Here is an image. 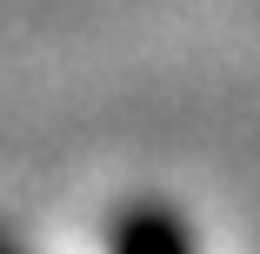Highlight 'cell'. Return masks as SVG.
Instances as JSON below:
<instances>
[{
    "instance_id": "cell-1",
    "label": "cell",
    "mask_w": 260,
    "mask_h": 254,
    "mask_svg": "<svg viewBox=\"0 0 260 254\" xmlns=\"http://www.w3.org/2000/svg\"><path fill=\"white\" fill-rule=\"evenodd\" d=\"M107 254H200L187 214H174L167 201H134L107 228Z\"/></svg>"
},
{
    "instance_id": "cell-2",
    "label": "cell",
    "mask_w": 260,
    "mask_h": 254,
    "mask_svg": "<svg viewBox=\"0 0 260 254\" xmlns=\"http://www.w3.org/2000/svg\"><path fill=\"white\" fill-rule=\"evenodd\" d=\"M0 254H20V247H14V241H7V234H0Z\"/></svg>"
}]
</instances>
